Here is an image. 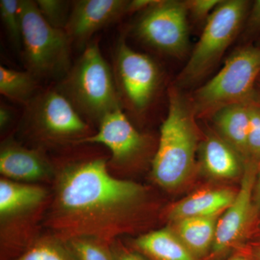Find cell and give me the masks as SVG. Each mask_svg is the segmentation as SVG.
<instances>
[{
    "instance_id": "6da1fadb",
    "label": "cell",
    "mask_w": 260,
    "mask_h": 260,
    "mask_svg": "<svg viewBox=\"0 0 260 260\" xmlns=\"http://www.w3.org/2000/svg\"><path fill=\"white\" fill-rule=\"evenodd\" d=\"M108 160L92 156L54 162L44 232L64 242L88 238L111 244L151 220L150 189L113 175Z\"/></svg>"
},
{
    "instance_id": "7a4b0ae2",
    "label": "cell",
    "mask_w": 260,
    "mask_h": 260,
    "mask_svg": "<svg viewBox=\"0 0 260 260\" xmlns=\"http://www.w3.org/2000/svg\"><path fill=\"white\" fill-rule=\"evenodd\" d=\"M50 186L0 179V260H13L44 233Z\"/></svg>"
},
{
    "instance_id": "3957f363",
    "label": "cell",
    "mask_w": 260,
    "mask_h": 260,
    "mask_svg": "<svg viewBox=\"0 0 260 260\" xmlns=\"http://www.w3.org/2000/svg\"><path fill=\"white\" fill-rule=\"evenodd\" d=\"M169 98L151 175L157 185L172 190L182 185L194 170L199 138L191 104L176 89H171Z\"/></svg>"
},
{
    "instance_id": "277c9868",
    "label": "cell",
    "mask_w": 260,
    "mask_h": 260,
    "mask_svg": "<svg viewBox=\"0 0 260 260\" xmlns=\"http://www.w3.org/2000/svg\"><path fill=\"white\" fill-rule=\"evenodd\" d=\"M259 78L260 46L237 49L218 74L194 92L191 104L194 114H213L231 104L254 103Z\"/></svg>"
},
{
    "instance_id": "5b68a950",
    "label": "cell",
    "mask_w": 260,
    "mask_h": 260,
    "mask_svg": "<svg viewBox=\"0 0 260 260\" xmlns=\"http://www.w3.org/2000/svg\"><path fill=\"white\" fill-rule=\"evenodd\" d=\"M62 89L75 108L99 123L120 107L112 71L96 42L85 48L67 75Z\"/></svg>"
},
{
    "instance_id": "8992f818",
    "label": "cell",
    "mask_w": 260,
    "mask_h": 260,
    "mask_svg": "<svg viewBox=\"0 0 260 260\" xmlns=\"http://www.w3.org/2000/svg\"><path fill=\"white\" fill-rule=\"evenodd\" d=\"M20 11L24 59L30 73L41 77L67 73L71 40L66 31L51 26L35 2L21 0Z\"/></svg>"
},
{
    "instance_id": "52a82bcc",
    "label": "cell",
    "mask_w": 260,
    "mask_h": 260,
    "mask_svg": "<svg viewBox=\"0 0 260 260\" xmlns=\"http://www.w3.org/2000/svg\"><path fill=\"white\" fill-rule=\"evenodd\" d=\"M249 2L223 0L207 20L199 42L178 78L189 86L203 79L218 62L245 21Z\"/></svg>"
},
{
    "instance_id": "ba28073f",
    "label": "cell",
    "mask_w": 260,
    "mask_h": 260,
    "mask_svg": "<svg viewBox=\"0 0 260 260\" xmlns=\"http://www.w3.org/2000/svg\"><path fill=\"white\" fill-rule=\"evenodd\" d=\"M30 117V133L44 145H78L93 135L69 99L55 90L37 99Z\"/></svg>"
},
{
    "instance_id": "9c48e42d",
    "label": "cell",
    "mask_w": 260,
    "mask_h": 260,
    "mask_svg": "<svg viewBox=\"0 0 260 260\" xmlns=\"http://www.w3.org/2000/svg\"><path fill=\"white\" fill-rule=\"evenodd\" d=\"M187 14L185 1L158 0L145 10L137 24V34L158 50L181 57L189 47Z\"/></svg>"
},
{
    "instance_id": "30bf717a",
    "label": "cell",
    "mask_w": 260,
    "mask_h": 260,
    "mask_svg": "<svg viewBox=\"0 0 260 260\" xmlns=\"http://www.w3.org/2000/svg\"><path fill=\"white\" fill-rule=\"evenodd\" d=\"M259 164L246 162L242 181L230 206L218 218L215 239L205 260H221L241 244L258 215L254 203V189Z\"/></svg>"
},
{
    "instance_id": "8fae6325",
    "label": "cell",
    "mask_w": 260,
    "mask_h": 260,
    "mask_svg": "<svg viewBox=\"0 0 260 260\" xmlns=\"http://www.w3.org/2000/svg\"><path fill=\"white\" fill-rule=\"evenodd\" d=\"M96 133L80 144H101L109 148L108 167L113 175L126 172L144 151L146 140L129 122L121 108L109 113L99 123Z\"/></svg>"
},
{
    "instance_id": "7c38bea8",
    "label": "cell",
    "mask_w": 260,
    "mask_h": 260,
    "mask_svg": "<svg viewBox=\"0 0 260 260\" xmlns=\"http://www.w3.org/2000/svg\"><path fill=\"white\" fill-rule=\"evenodd\" d=\"M116 61L121 85L129 102L136 109H144L158 85V71L155 62L149 56L133 50L124 41L118 45Z\"/></svg>"
},
{
    "instance_id": "4fadbf2b",
    "label": "cell",
    "mask_w": 260,
    "mask_h": 260,
    "mask_svg": "<svg viewBox=\"0 0 260 260\" xmlns=\"http://www.w3.org/2000/svg\"><path fill=\"white\" fill-rule=\"evenodd\" d=\"M0 174L18 182L51 185L55 164L41 149L25 148L8 138L0 147Z\"/></svg>"
},
{
    "instance_id": "5bb4252c",
    "label": "cell",
    "mask_w": 260,
    "mask_h": 260,
    "mask_svg": "<svg viewBox=\"0 0 260 260\" xmlns=\"http://www.w3.org/2000/svg\"><path fill=\"white\" fill-rule=\"evenodd\" d=\"M124 0H79L75 2L64 30L70 40L86 42L94 32L126 13Z\"/></svg>"
},
{
    "instance_id": "9a60e30c",
    "label": "cell",
    "mask_w": 260,
    "mask_h": 260,
    "mask_svg": "<svg viewBox=\"0 0 260 260\" xmlns=\"http://www.w3.org/2000/svg\"><path fill=\"white\" fill-rule=\"evenodd\" d=\"M126 244L147 260H198L171 227L143 233Z\"/></svg>"
},
{
    "instance_id": "2e32d148",
    "label": "cell",
    "mask_w": 260,
    "mask_h": 260,
    "mask_svg": "<svg viewBox=\"0 0 260 260\" xmlns=\"http://www.w3.org/2000/svg\"><path fill=\"white\" fill-rule=\"evenodd\" d=\"M201 161L211 177L231 179L242 175L246 161L232 145L219 135L210 134L201 146Z\"/></svg>"
},
{
    "instance_id": "e0dca14e",
    "label": "cell",
    "mask_w": 260,
    "mask_h": 260,
    "mask_svg": "<svg viewBox=\"0 0 260 260\" xmlns=\"http://www.w3.org/2000/svg\"><path fill=\"white\" fill-rule=\"evenodd\" d=\"M236 193L228 189L197 191L171 207L168 211V219L173 223L191 217H218L232 204Z\"/></svg>"
},
{
    "instance_id": "ac0fdd59",
    "label": "cell",
    "mask_w": 260,
    "mask_h": 260,
    "mask_svg": "<svg viewBox=\"0 0 260 260\" xmlns=\"http://www.w3.org/2000/svg\"><path fill=\"white\" fill-rule=\"evenodd\" d=\"M250 104L225 106L213 114V121L219 135L247 160V138Z\"/></svg>"
},
{
    "instance_id": "d6986e66",
    "label": "cell",
    "mask_w": 260,
    "mask_h": 260,
    "mask_svg": "<svg viewBox=\"0 0 260 260\" xmlns=\"http://www.w3.org/2000/svg\"><path fill=\"white\" fill-rule=\"evenodd\" d=\"M218 217H191L173 222L171 227L186 247L198 260L209 255Z\"/></svg>"
},
{
    "instance_id": "ffe728a7",
    "label": "cell",
    "mask_w": 260,
    "mask_h": 260,
    "mask_svg": "<svg viewBox=\"0 0 260 260\" xmlns=\"http://www.w3.org/2000/svg\"><path fill=\"white\" fill-rule=\"evenodd\" d=\"M13 260H79L66 242L44 232L21 255Z\"/></svg>"
},
{
    "instance_id": "44dd1931",
    "label": "cell",
    "mask_w": 260,
    "mask_h": 260,
    "mask_svg": "<svg viewBox=\"0 0 260 260\" xmlns=\"http://www.w3.org/2000/svg\"><path fill=\"white\" fill-rule=\"evenodd\" d=\"M37 83L30 73L17 71L0 67V92L18 102H25L35 91Z\"/></svg>"
},
{
    "instance_id": "7402d4cb",
    "label": "cell",
    "mask_w": 260,
    "mask_h": 260,
    "mask_svg": "<svg viewBox=\"0 0 260 260\" xmlns=\"http://www.w3.org/2000/svg\"><path fill=\"white\" fill-rule=\"evenodd\" d=\"M79 260H114L111 244L96 239L79 238L65 242Z\"/></svg>"
},
{
    "instance_id": "603a6c76",
    "label": "cell",
    "mask_w": 260,
    "mask_h": 260,
    "mask_svg": "<svg viewBox=\"0 0 260 260\" xmlns=\"http://www.w3.org/2000/svg\"><path fill=\"white\" fill-rule=\"evenodd\" d=\"M18 0H1L0 15L10 41L15 47L22 44L21 17Z\"/></svg>"
},
{
    "instance_id": "cb8c5ba5",
    "label": "cell",
    "mask_w": 260,
    "mask_h": 260,
    "mask_svg": "<svg viewBox=\"0 0 260 260\" xmlns=\"http://www.w3.org/2000/svg\"><path fill=\"white\" fill-rule=\"evenodd\" d=\"M38 8L51 26L64 30L70 15L68 3L61 0H38Z\"/></svg>"
},
{
    "instance_id": "d4e9b609",
    "label": "cell",
    "mask_w": 260,
    "mask_h": 260,
    "mask_svg": "<svg viewBox=\"0 0 260 260\" xmlns=\"http://www.w3.org/2000/svg\"><path fill=\"white\" fill-rule=\"evenodd\" d=\"M260 162V105H249V126L247 138V160Z\"/></svg>"
},
{
    "instance_id": "484cf974",
    "label": "cell",
    "mask_w": 260,
    "mask_h": 260,
    "mask_svg": "<svg viewBox=\"0 0 260 260\" xmlns=\"http://www.w3.org/2000/svg\"><path fill=\"white\" fill-rule=\"evenodd\" d=\"M223 0H187L185 1L188 12L197 20H208L215 8Z\"/></svg>"
},
{
    "instance_id": "4316f807",
    "label": "cell",
    "mask_w": 260,
    "mask_h": 260,
    "mask_svg": "<svg viewBox=\"0 0 260 260\" xmlns=\"http://www.w3.org/2000/svg\"><path fill=\"white\" fill-rule=\"evenodd\" d=\"M110 247L114 260H147L138 251L123 242L121 239L113 242Z\"/></svg>"
},
{
    "instance_id": "83f0119b",
    "label": "cell",
    "mask_w": 260,
    "mask_h": 260,
    "mask_svg": "<svg viewBox=\"0 0 260 260\" xmlns=\"http://www.w3.org/2000/svg\"><path fill=\"white\" fill-rule=\"evenodd\" d=\"M260 32V0L253 3L246 20L244 34L246 37H254Z\"/></svg>"
},
{
    "instance_id": "f1b7e54d",
    "label": "cell",
    "mask_w": 260,
    "mask_h": 260,
    "mask_svg": "<svg viewBox=\"0 0 260 260\" xmlns=\"http://www.w3.org/2000/svg\"><path fill=\"white\" fill-rule=\"evenodd\" d=\"M158 0H133L128 2L126 7V13H133V12L140 11V10L148 9L153 6Z\"/></svg>"
},
{
    "instance_id": "f546056e",
    "label": "cell",
    "mask_w": 260,
    "mask_h": 260,
    "mask_svg": "<svg viewBox=\"0 0 260 260\" xmlns=\"http://www.w3.org/2000/svg\"><path fill=\"white\" fill-rule=\"evenodd\" d=\"M223 260H255L251 255L247 246H242L233 253L232 255Z\"/></svg>"
},
{
    "instance_id": "4dcf8cb0",
    "label": "cell",
    "mask_w": 260,
    "mask_h": 260,
    "mask_svg": "<svg viewBox=\"0 0 260 260\" xmlns=\"http://www.w3.org/2000/svg\"><path fill=\"white\" fill-rule=\"evenodd\" d=\"M12 119V114L8 108L4 105L0 107V129L2 131L6 129Z\"/></svg>"
},
{
    "instance_id": "1f68e13d",
    "label": "cell",
    "mask_w": 260,
    "mask_h": 260,
    "mask_svg": "<svg viewBox=\"0 0 260 260\" xmlns=\"http://www.w3.org/2000/svg\"><path fill=\"white\" fill-rule=\"evenodd\" d=\"M254 203L257 213H260V162L258 167L254 189Z\"/></svg>"
},
{
    "instance_id": "d6a6232c",
    "label": "cell",
    "mask_w": 260,
    "mask_h": 260,
    "mask_svg": "<svg viewBox=\"0 0 260 260\" xmlns=\"http://www.w3.org/2000/svg\"><path fill=\"white\" fill-rule=\"evenodd\" d=\"M246 246L254 259L260 260V239L256 242L251 243L250 244Z\"/></svg>"
},
{
    "instance_id": "836d02e7",
    "label": "cell",
    "mask_w": 260,
    "mask_h": 260,
    "mask_svg": "<svg viewBox=\"0 0 260 260\" xmlns=\"http://www.w3.org/2000/svg\"><path fill=\"white\" fill-rule=\"evenodd\" d=\"M259 90H256L255 101H254V103H256V104H259V105H260V83L259 85Z\"/></svg>"
},
{
    "instance_id": "e575fe53",
    "label": "cell",
    "mask_w": 260,
    "mask_h": 260,
    "mask_svg": "<svg viewBox=\"0 0 260 260\" xmlns=\"http://www.w3.org/2000/svg\"><path fill=\"white\" fill-rule=\"evenodd\" d=\"M257 45H259L260 46V39H259V44H257Z\"/></svg>"
},
{
    "instance_id": "d590c367",
    "label": "cell",
    "mask_w": 260,
    "mask_h": 260,
    "mask_svg": "<svg viewBox=\"0 0 260 260\" xmlns=\"http://www.w3.org/2000/svg\"><path fill=\"white\" fill-rule=\"evenodd\" d=\"M259 231H260V225H259Z\"/></svg>"
}]
</instances>
